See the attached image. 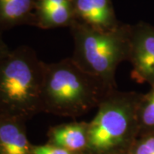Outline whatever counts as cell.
I'll list each match as a JSON object with an SVG mask.
<instances>
[{
    "label": "cell",
    "instance_id": "obj_9",
    "mask_svg": "<svg viewBox=\"0 0 154 154\" xmlns=\"http://www.w3.org/2000/svg\"><path fill=\"white\" fill-rule=\"evenodd\" d=\"M37 0H0V33L21 25L33 26Z\"/></svg>",
    "mask_w": 154,
    "mask_h": 154
},
{
    "label": "cell",
    "instance_id": "obj_1",
    "mask_svg": "<svg viewBox=\"0 0 154 154\" xmlns=\"http://www.w3.org/2000/svg\"><path fill=\"white\" fill-rule=\"evenodd\" d=\"M116 87L86 72L72 57L45 66L42 112L76 117L97 108Z\"/></svg>",
    "mask_w": 154,
    "mask_h": 154
},
{
    "label": "cell",
    "instance_id": "obj_16",
    "mask_svg": "<svg viewBox=\"0 0 154 154\" xmlns=\"http://www.w3.org/2000/svg\"><path fill=\"white\" fill-rule=\"evenodd\" d=\"M125 154H128V153H125Z\"/></svg>",
    "mask_w": 154,
    "mask_h": 154
},
{
    "label": "cell",
    "instance_id": "obj_12",
    "mask_svg": "<svg viewBox=\"0 0 154 154\" xmlns=\"http://www.w3.org/2000/svg\"><path fill=\"white\" fill-rule=\"evenodd\" d=\"M128 154H154V132L136 139Z\"/></svg>",
    "mask_w": 154,
    "mask_h": 154
},
{
    "label": "cell",
    "instance_id": "obj_5",
    "mask_svg": "<svg viewBox=\"0 0 154 154\" xmlns=\"http://www.w3.org/2000/svg\"><path fill=\"white\" fill-rule=\"evenodd\" d=\"M131 78L138 83L154 84V26L138 22L131 26Z\"/></svg>",
    "mask_w": 154,
    "mask_h": 154
},
{
    "label": "cell",
    "instance_id": "obj_6",
    "mask_svg": "<svg viewBox=\"0 0 154 154\" xmlns=\"http://www.w3.org/2000/svg\"><path fill=\"white\" fill-rule=\"evenodd\" d=\"M72 7L77 22L99 31H110L122 24L111 0H72Z\"/></svg>",
    "mask_w": 154,
    "mask_h": 154
},
{
    "label": "cell",
    "instance_id": "obj_10",
    "mask_svg": "<svg viewBox=\"0 0 154 154\" xmlns=\"http://www.w3.org/2000/svg\"><path fill=\"white\" fill-rule=\"evenodd\" d=\"M75 21L71 3L69 5L36 10L33 26L41 29L69 28Z\"/></svg>",
    "mask_w": 154,
    "mask_h": 154
},
{
    "label": "cell",
    "instance_id": "obj_8",
    "mask_svg": "<svg viewBox=\"0 0 154 154\" xmlns=\"http://www.w3.org/2000/svg\"><path fill=\"white\" fill-rule=\"evenodd\" d=\"M88 122H70L53 127L50 130L49 143L78 154L88 151Z\"/></svg>",
    "mask_w": 154,
    "mask_h": 154
},
{
    "label": "cell",
    "instance_id": "obj_3",
    "mask_svg": "<svg viewBox=\"0 0 154 154\" xmlns=\"http://www.w3.org/2000/svg\"><path fill=\"white\" fill-rule=\"evenodd\" d=\"M142 94L114 89L97 107L88 127V152L91 154L128 152L139 135L138 106Z\"/></svg>",
    "mask_w": 154,
    "mask_h": 154
},
{
    "label": "cell",
    "instance_id": "obj_15",
    "mask_svg": "<svg viewBox=\"0 0 154 154\" xmlns=\"http://www.w3.org/2000/svg\"><path fill=\"white\" fill-rule=\"evenodd\" d=\"M2 34L3 33H0V59L10 51V48L8 47V45H6V43L3 39Z\"/></svg>",
    "mask_w": 154,
    "mask_h": 154
},
{
    "label": "cell",
    "instance_id": "obj_2",
    "mask_svg": "<svg viewBox=\"0 0 154 154\" xmlns=\"http://www.w3.org/2000/svg\"><path fill=\"white\" fill-rule=\"evenodd\" d=\"M45 66L27 45L10 50L0 59V113L26 120L42 112Z\"/></svg>",
    "mask_w": 154,
    "mask_h": 154
},
{
    "label": "cell",
    "instance_id": "obj_13",
    "mask_svg": "<svg viewBox=\"0 0 154 154\" xmlns=\"http://www.w3.org/2000/svg\"><path fill=\"white\" fill-rule=\"evenodd\" d=\"M32 154H75L70 151L56 146L53 144L48 143L42 146H36L32 148Z\"/></svg>",
    "mask_w": 154,
    "mask_h": 154
},
{
    "label": "cell",
    "instance_id": "obj_4",
    "mask_svg": "<svg viewBox=\"0 0 154 154\" xmlns=\"http://www.w3.org/2000/svg\"><path fill=\"white\" fill-rule=\"evenodd\" d=\"M131 26L122 23L113 30L99 31L75 21L69 27L73 60L86 72L116 87V69L129 58Z\"/></svg>",
    "mask_w": 154,
    "mask_h": 154
},
{
    "label": "cell",
    "instance_id": "obj_14",
    "mask_svg": "<svg viewBox=\"0 0 154 154\" xmlns=\"http://www.w3.org/2000/svg\"><path fill=\"white\" fill-rule=\"evenodd\" d=\"M71 3L72 0H37L36 10L56 7L63 5H69Z\"/></svg>",
    "mask_w": 154,
    "mask_h": 154
},
{
    "label": "cell",
    "instance_id": "obj_7",
    "mask_svg": "<svg viewBox=\"0 0 154 154\" xmlns=\"http://www.w3.org/2000/svg\"><path fill=\"white\" fill-rule=\"evenodd\" d=\"M25 119L0 113V154H32L24 129Z\"/></svg>",
    "mask_w": 154,
    "mask_h": 154
},
{
    "label": "cell",
    "instance_id": "obj_11",
    "mask_svg": "<svg viewBox=\"0 0 154 154\" xmlns=\"http://www.w3.org/2000/svg\"><path fill=\"white\" fill-rule=\"evenodd\" d=\"M137 116L139 135L154 132V84L146 94H142Z\"/></svg>",
    "mask_w": 154,
    "mask_h": 154
}]
</instances>
